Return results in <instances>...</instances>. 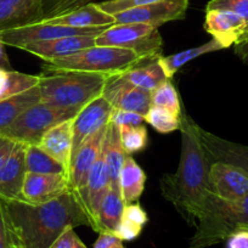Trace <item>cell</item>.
Returning <instances> with one entry per match:
<instances>
[{"label":"cell","instance_id":"obj_23","mask_svg":"<svg viewBox=\"0 0 248 248\" xmlns=\"http://www.w3.org/2000/svg\"><path fill=\"white\" fill-rule=\"evenodd\" d=\"M146 174L132 156H125L119 173L118 184L125 204L135 203L145 190Z\"/></svg>","mask_w":248,"mask_h":248},{"label":"cell","instance_id":"obj_3","mask_svg":"<svg viewBox=\"0 0 248 248\" xmlns=\"http://www.w3.org/2000/svg\"><path fill=\"white\" fill-rule=\"evenodd\" d=\"M189 248H207L226 241L238 230H248V195L237 201H225L209 195L195 225Z\"/></svg>","mask_w":248,"mask_h":248},{"label":"cell","instance_id":"obj_8","mask_svg":"<svg viewBox=\"0 0 248 248\" xmlns=\"http://www.w3.org/2000/svg\"><path fill=\"white\" fill-rule=\"evenodd\" d=\"M107 27L97 28H75L68 26L50 25L45 22H37L26 25L22 27L0 31V40L5 46H13L20 49L21 46L30 43L44 42V40L59 39L65 37H77V35H94L101 34Z\"/></svg>","mask_w":248,"mask_h":248},{"label":"cell","instance_id":"obj_37","mask_svg":"<svg viewBox=\"0 0 248 248\" xmlns=\"http://www.w3.org/2000/svg\"><path fill=\"white\" fill-rule=\"evenodd\" d=\"M144 122L145 119L141 114H138L135 112L130 111H124V109L113 108L108 123L114 124L117 127H123V125L137 127V125H141Z\"/></svg>","mask_w":248,"mask_h":248},{"label":"cell","instance_id":"obj_22","mask_svg":"<svg viewBox=\"0 0 248 248\" xmlns=\"http://www.w3.org/2000/svg\"><path fill=\"white\" fill-rule=\"evenodd\" d=\"M40 22L75 28H97L113 26L114 17L102 11L96 3H90L67 14L46 18Z\"/></svg>","mask_w":248,"mask_h":248},{"label":"cell","instance_id":"obj_27","mask_svg":"<svg viewBox=\"0 0 248 248\" xmlns=\"http://www.w3.org/2000/svg\"><path fill=\"white\" fill-rule=\"evenodd\" d=\"M38 102H40V93L38 85L22 94H18L0 102V130L9 127L26 109L34 106Z\"/></svg>","mask_w":248,"mask_h":248},{"label":"cell","instance_id":"obj_24","mask_svg":"<svg viewBox=\"0 0 248 248\" xmlns=\"http://www.w3.org/2000/svg\"><path fill=\"white\" fill-rule=\"evenodd\" d=\"M124 207L125 202L122 197L119 186H111L105 195L97 213L96 232H116Z\"/></svg>","mask_w":248,"mask_h":248},{"label":"cell","instance_id":"obj_21","mask_svg":"<svg viewBox=\"0 0 248 248\" xmlns=\"http://www.w3.org/2000/svg\"><path fill=\"white\" fill-rule=\"evenodd\" d=\"M72 139L73 119H70L50 128L43 135L38 146L52 158L56 159L59 163H61L68 173L71 154H72Z\"/></svg>","mask_w":248,"mask_h":248},{"label":"cell","instance_id":"obj_38","mask_svg":"<svg viewBox=\"0 0 248 248\" xmlns=\"http://www.w3.org/2000/svg\"><path fill=\"white\" fill-rule=\"evenodd\" d=\"M49 248H88L79 236L76 233L75 228L66 229Z\"/></svg>","mask_w":248,"mask_h":248},{"label":"cell","instance_id":"obj_36","mask_svg":"<svg viewBox=\"0 0 248 248\" xmlns=\"http://www.w3.org/2000/svg\"><path fill=\"white\" fill-rule=\"evenodd\" d=\"M207 10H226L237 14L248 22V0H211Z\"/></svg>","mask_w":248,"mask_h":248},{"label":"cell","instance_id":"obj_28","mask_svg":"<svg viewBox=\"0 0 248 248\" xmlns=\"http://www.w3.org/2000/svg\"><path fill=\"white\" fill-rule=\"evenodd\" d=\"M157 60L132 68L128 72L123 73L122 77L134 84L135 87H139L141 89L152 93L157 88L161 87L166 80L169 79Z\"/></svg>","mask_w":248,"mask_h":248},{"label":"cell","instance_id":"obj_35","mask_svg":"<svg viewBox=\"0 0 248 248\" xmlns=\"http://www.w3.org/2000/svg\"><path fill=\"white\" fill-rule=\"evenodd\" d=\"M156 1L158 0H107L102 3H97V6L108 15L114 16L119 13L145 6L147 4L156 3Z\"/></svg>","mask_w":248,"mask_h":248},{"label":"cell","instance_id":"obj_17","mask_svg":"<svg viewBox=\"0 0 248 248\" xmlns=\"http://www.w3.org/2000/svg\"><path fill=\"white\" fill-rule=\"evenodd\" d=\"M70 190L66 174H26L21 200L31 203H45Z\"/></svg>","mask_w":248,"mask_h":248},{"label":"cell","instance_id":"obj_13","mask_svg":"<svg viewBox=\"0 0 248 248\" xmlns=\"http://www.w3.org/2000/svg\"><path fill=\"white\" fill-rule=\"evenodd\" d=\"M212 195L225 201H237L248 195V174L235 166L214 162L209 168Z\"/></svg>","mask_w":248,"mask_h":248},{"label":"cell","instance_id":"obj_29","mask_svg":"<svg viewBox=\"0 0 248 248\" xmlns=\"http://www.w3.org/2000/svg\"><path fill=\"white\" fill-rule=\"evenodd\" d=\"M147 221H149V218H147L146 212L138 202L125 204L114 235L118 236L122 241L135 240L140 236Z\"/></svg>","mask_w":248,"mask_h":248},{"label":"cell","instance_id":"obj_43","mask_svg":"<svg viewBox=\"0 0 248 248\" xmlns=\"http://www.w3.org/2000/svg\"><path fill=\"white\" fill-rule=\"evenodd\" d=\"M16 142L13 140L5 139V138H0V169L3 168L4 164L10 157Z\"/></svg>","mask_w":248,"mask_h":248},{"label":"cell","instance_id":"obj_39","mask_svg":"<svg viewBox=\"0 0 248 248\" xmlns=\"http://www.w3.org/2000/svg\"><path fill=\"white\" fill-rule=\"evenodd\" d=\"M94 0H61L46 16H45L44 20L50 17H55V16L63 15V14H67L70 11L76 10V9H79L82 6L87 5V4L93 3ZM43 21V20H42Z\"/></svg>","mask_w":248,"mask_h":248},{"label":"cell","instance_id":"obj_18","mask_svg":"<svg viewBox=\"0 0 248 248\" xmlns=\"http://www.w3.org/2000/svg\"><path fill=\"white\" fill-rule=\"evenodd\" d=\"M92 46H95L94 35H77V37H65L44 40V42L30 43L21 46L20 49L40 57L44 61H51V60L70 56L80 50Z\"/></svg>","mask_w":248,"mask_h":248},{"label":"cell","instance_id":"obj_9","mask_svg":"<svg viewBox=\"0 0 248 248\" xmlns=\"http://www.w3.org/2000/svg\"><path fill=\"white\" fill-rule=\"evenodd\" d=\"M190 0H158L156 3L114 15V25L145 23L158 28L171 21L184 20Z\"/></svg>","mask_w":248,"mask_h":248},{"label":"cell","instance_id":"obj_32","mask_svg":"<svg viewBox=\"0 0 248 248\" xmlns=\"http://www.w3.org/2000/svg\"><path fill=\"white\" fill-rule=\"evenodd\" d=\"M145 122L161 134H169L180 129V116L157 106L150 107L144 117Z\"/></svg>","mask_w":248,"mask_h":248},{"label":"cell","instance_id":"obj_1","mask_svg":"<svg viewBox=\"0 0 248 248\" xmlns=\"http://www.w3.org/2000/svg\"><path fill=\"white\" fill-rule=\"evenodd\" d=\"M15 248H49L66 229L90 226L75 192L68 190L45 203L1 197Z\"/></svg>","mask_w":248,"mask_h":248},{"label":"cell","instance_id":"obj_25","mask_svg":"<svg viewBox=\"0 0 248 248\" xmlns=\"http://www.w3.org/2000/svg\"><path fill=\"white\" fill-rule=\"evenodd\" d=\"M102 150H104L111 186H119V173H121L124 158L127 156L122 147L119 127L112 123L107 124L106 135H105L104 142H102Z\"/></svg>","mask_w":248,"mask_h":248},{"label":"cell","instance_id":"obj_44","mask_svg":"<svg viewBox=\"0 0 248 248\" xmlns=\"http://www.w3.org/2000/svg\"><path fill=\"white\" fill-rule=\"evenodd\" d=\"M233 50H235V54L241 61L245 63L246 66H248V32L233 45Z\"/></svg>","mask_w":248,"mask_h":248},{"label":"cell","instance_id":"obj_41","mask_svg":"<svg viewBox=\"0 0 248 248\" xmlns=\"http://www.w3.org/2000/svg\"><path fill=\"white\" fill-rule=\"evenodd\" d=\"M94 248H125L123 241L111 232H100L99 237L95 241Z\"/></svg>","mask_w":248,"mask_h":248},{"label":"cell","instance_id":"obj_33","mask_svg":"<svg viewBox=\"0 0 248 248\" xmlns=\"http://www.w3.org/2000/svg\"><path fill=\"white\" fill-rule=\"evenodd\" d=\"M122 147L124 154L132 156L133 154L142 151L147 145V130L145 125H123L119 127Z\"/></svg>","mask_w":248,"mask_h":248},{"label":"cell","instance_id":"obj_6","mask_svg":"<svg viewBox=\"0 0 248 248\" xmlns=\"http://www.w3.org/2000/svg\"><path fill=\"white\" fill-rule=\"evenodd\" d=\"M82 108H62L38 102L26 109L9 127L0 130V138L25 145H39L43 135L56 124L73 119Z\"/></svg>","mask_w":248,"mask_h":248},{"label":"cell","instance_id":"obj_16","mask_svg":"<svg viewBox=\"0 0 248 248\" xmlns=\"http://www.w3.org/2000/svg\"><path fill=\"white\" fill-rule=\"evenodd\" d=\"M109 187H111V181L105 161L104 150L101 147V152L90 170L87 186L82 195V204L90 219V228L94 231H96L97 228V213L100 206Z\"/></svg>","mask_w":248,"mask_h":248},{"label":"cell","instance_id":"obj_19","mask_svg":"<svg viewBox=\"0 0 248 248\" xmlns=\"http://www.w3.org/2000/svg\"><path fill=\"white\" fill-rule=\"evenodd\" d=\"M26 174V145L16 142L9 159L0 169V197L6 200L21 199Z\"/></svg>","mask_w":248,"mask_h":248},{"label":"cell","instance_id":"obj_34","mask_svg":"<svg viewBox=\"0 0 248 248\" xmlns=\"http://www.w3.org/2000/svg\"><path fill=\"white\" fill-rule=\"evenodd\" d=\"M151 101L152 106L162 107V108L168 109V111L179 114V116L183 111L179 94L171 79L166 80L161 87H158L151 93Z\"/></svg>","mask_w":248,"mask_h":248},{"label":"cell","instance_id":"obj_26","mask_svg":"<svg viewBox=\"0 0 248 248\" xmlns=\"http://www.w3.org/2000/svg\"><path fill=\"white\" fill-rule=\"evenodd\" d=\"M224 49L221 46L220 43L217 42L216 39L212 38L209 42L204 43V44L199 45V46H195L192 49L189 50H184V51L178 52V54L169 55V56H161L158 57V63L161 65L162 70L164 71L167 77L169 79L173 78V76L178 72L180 68H183L186 63H189L192 60L197 59L199 56H202V55L209 54V52L218 51V50Z\"/></svg>","mask_w":248,"mask_h":248},{"label":"cell","instance_id":"obj_42","mask_svg":"<svg viewBox=\"0 0 248 248\" xmlns=\"http://www.w3.org/2000/svg\"><path fill=\"white\" fill-rule=\"evenodd\" d=\"M228 248H248V230H238L226 240Z\"/></svg>","mask_w":248,"mask_h":248},{"label":"cell","instance_id":"obj_7","mask_svg":"<svg viewBox=\"0 0 248 248\" xmlns=\"http://www.w3.org/2000/svg\"><path fill=\"white\" fill-rule=\"evenodd\" d=\"M95 45L134 51L151 62L162 56L163 39L158 28L145 23H123L107 27L95 37Z\"/></svg>","mask_w":248,"mask_h":248},{"label":"cell","instance_id":"obj_14","mask_svg":"<svg viewBox=\"0 0 248 248\" xmlns=\"http://www.w3.org/2000/svg\"><path fill=\"white\" fill-rule=\"evenodd\" d=\"M199 139L208 155L212 163L221 162L235 166L248 174V146L223 139L213 133L207 132L196 123Z\"/></svg>","mask_w":248,"mask_h":248},{"label":"cell","instance_id":"obj_46","mask_svg":"<svg viewBox=\"0 0 248 248\" xmlns=\"http://www.w3.org/2000/svg\"><path fill=\"white\" fill-rule=\"evenodd\" d=\"M60 1H61V0H39V3H40V5H42V9H43V14H44V17H43V20H44L45 16H46L47 14H49L50 11H51L52 9H54L55 6L60 3Z\"/></svg>","mask_w":248,"mask_h":248},{"label":"cell","instance_id":"obj_12","mask_svg":"<svg viewBox=\"0 0 248 248\" xmlns=\"http://www.w3.org/2000/svg\"><path fill=\"white\" fill-rule=\"evenodd\" d=\"M113 107L105 97L100 96L83 107L73 118V139L71 159L89 138L106 127ZM71 163V162H70Z\"/></svg>","mask_w":248,"mask_h":248},{"label":"cell","instance_id":"obj_2","mask_svg":"<svg viewBox=\"0 0 248 248\" xmlns=\"http://www.w3.org/2000/svg\"><path fill=\"white\" fill-rule=\"evenodd\" d=\"M181 152L178 169L161 179L162 196L170 202L189 225H196L197 218L209 189L211 159L204 151L196 132V122L184 109L180 114Z\"/></svg>","mask_w":248,"mask_h":248},{"label":"cell","instance_id":"obj_5","mask_svg":"<svg viewBox=\"0 0 248 248\" xmlns=\"http://www.w3.org/2000/svg\"><path fill=\"white\" fill-rule=\"evenodd\" d=\"M107 77L87 72L40 75V102L62 108H83L102 95Z\"/></svg>","mask_w":248,"mask_h":248},{"label":"cell","instance_id":"obj_15","mask_svg":"<svg viewBox=\"0 0 248 248\" xmlns=\"http://www.w3.org/2000/svg\"><path fill=\"white\" fill-rule=\"evenodd\" d=\"M204 30L220 43L224 49H228L248 32V22L231 11L207 10Z\"/></svg>","mask_w":248,"mask_h":248},{"label":"cell","instance_id":"obj_4","mask_svg":"<svg viewBox=\"0 0 248 248\" xmlns=\"http://www.w3.org/2000/svg\"><path fill=\"white\" fill-rule=\"evenodd\" d=\"M145 63H149V61L130 50L95 45L70 56L44 61L43 71L46 75L56 72H87L108 78L123 75Z\"/></svg>","mask_w":248,"mask_h":248},{"label":"cell","instance_id":"obj_10","mask_svg":"<svg viewBox=\"0 0 248 248\" xmlns=\"http://www.w3.org/2000/svg\"><path fill=\"white\" fill-rule=\"evenodd\" d=\"M101 96L105 97L113 108L135 112L142 117H145L152 106L151 92L135 87L124 79L122 75L107 78Z\"/></svg>","mask_w":248,"mask_h":248},{"label":"cell","instance_id":"obj_11","mask_svg":"<svg viewBox=\"0 0 248 248\" xmlns=\"http://www.w3.org/2000/svg\"><path fill=\"white\" fill-rule=\"evenodd\" d=\"M106 130L107 125L99 130L96 134L93 135L92 138H89L71 159L67 173L68 185H70V190L75 192L80 203H82V195L87 186L90 170L101 152Z\"/></svg>","mask_w":248,"mask_h":248},{"label":"cell","instance_id":"obj_30","mask_svg":"<svg viewBox=\"0 0 248 248\" xmlns=\"http://www.w3.org/2000/svg\"><path fill=\"white\" fill-rule=\"evenodd\" d=\"M39 80L40 76L0 68V102L37 87Z\"/></svg>","mask_w":248,"mask_h":248},{"label":"cell","instance_id":"obj_31","mask_svg":"<svg viewBox=\"0 0 248 248\" xmlns=\"http://www.w3.org/2000/svg\"><path fill=\"white\" fill-rule=\"evenodd\" d=\"M26 169L27 173L67 175L65 167L43 151L38 145H26Z\"/></svg>","mask_w":248,"mask_h":248},{"label":"cell","instance_id":"obj_40","mask_svg":"<svg viewBox=\"0 0 248 248\" xmlns=\"http://www.w3.org/2000/svg\"><path fill=\"white\" fill-rule=\"evenodd\" d=\"M0 248H15L14 247L13 237H11L8 220H6L1 197H0Z\"/></svg>","mask_w":248,"mask_h":248},{"label":"cell","instance_id":"obj_20","mask_svg":"<svg viewBox=\"0 0 248 248\" xmlns=\"http://www.w3.org/2000/svg\"><path fill=\"white\" fill-rule=\"evenodd\" d=\"M43 17L39 0H0V31L40 22Z\"/></svg>","mask_w":248,"mask_h":248},{"label":"cell","instance_id":"obj_45","mask_svg":"<svg viewBox=\"0 0 248 248\" xmlns=\"http://www.w3.org/2000/svg\"><path fill=\"white\" fill-rule=\"evenodd\" d=\"M0 68H5V70H13L11 63L9 61L8 54L5 51V44L0 40Z\"/></svg>","mask_w":248,"mask_h":248}]
</instances>
